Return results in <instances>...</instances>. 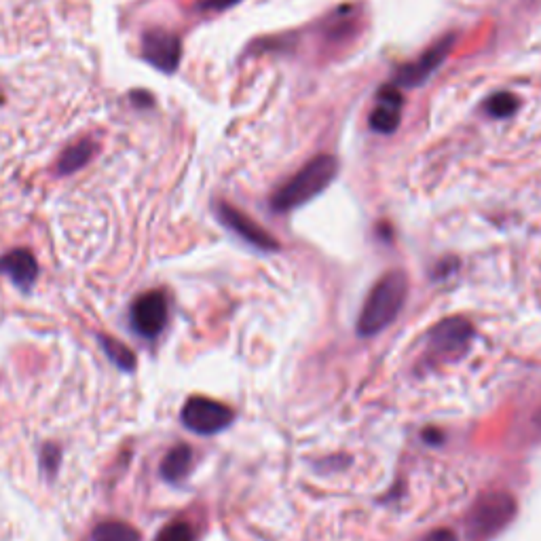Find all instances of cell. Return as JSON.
<instances>
[{
	"mask_svg": "<svg viewBox=\"0 0 541 541\" xmlns=\"http://www.w3.org/2000/svg\"><path fill=\"white\" fill-rule=\"evenodd\" d=\"M337 172H339V161L332 155L315 157L273 195L271 199L273 210L290 212L294 208H301V205H305L313 197L324 193L332 184V180L337 178Z\"/></svg>",
	"mask_w": 541,
	"mask_h": 541,
	"instance_id": "6da1fadb",
	"label": "cell"
},
{
	"mask_svg": "<svg viewBox=\"0 0 541 541\" xmlns=\"http://www.w3.org/2000/svg\"><path fill=\"white\" fill-rule=\"evenodd\" d=\"M406 292L408 286L404 273L400 271L387 273L368 294V301L358 320V332L364 334V337H372V334L387 328L398 317L406 301Z\"/></svg>",
	"mask_w": 541,
	"mask_h": 541,
	"instance_id": "7a4b0ae2",
	"label": "cell"
},
{
	"mask_svg": "<svg viewBox=\"0 0 541 541\" xmlns=\"http://www.w3.org/2000/svg\"><path fill=\"white\" fill-rule=\"evenodd\" d=\"M516 514V501L508 493L482 495L468 516V531L474 539H487L510 525Z\"/></svg>",
	"mask_w": 541,
	"mask_h": 541,
	"instance_id": "3957f363",
	"label": "cell"
},
{
	"mask_svg": "<svg viewBox=\"0 0 541 541\" xmlns=\"http://www.w3.org/2000/svg\"><path fill=\"white\" fill-rule=\"evenodd\" d=\"M233 421V410L225 404L214 402L210 398L195 396L182 408V423L195 434L212 436L229 427Z\"/></svg>",
	"mask_w": 541,
	"mask_h": 541,
	"instance_id": "277c9868",
	"label": "cell"
},
{
	"mask_svg": "<svg viewBox=\"0 0 541 541\" xmlns=\"http://www.w3.org/2000/svg\"><path fill=\"white\" fill-rule=\"evenodd\" d=\"M142 60L159 72L172 74L182 60V43L174 32L161 28L146 30L142 36Z\"/></svg>",
	"mask_w": 541,
	"mask_h": 541,
	"instance_id": "5b68a950",
	"label": "cell"
},
{
	"mask_svg": "<svg viewBox=\"0 0 541 541\" xmlns=\"http://www.w3.org/2000/svg\"><path fill=\"white\" fill-rule=\"evenodd\" d=\"M167 324V301L161 292L142 294L132 307V326L144 339H155Z\"/></svg>",
	"mask_w": 541,
	"mask_h": 541,
	"instance_id": "8992f818",
	"label": "cell"
},
{
	"mask_svg": "<svg viewBox=\"0 0 541 541\" xmlns=\"http://www.w3.org/2000/svg\"><path fill=\"white\" fill-rule=\"evenodd\" d=\"M216 214H218V220L222 222V225L231 229L233 233H237L241 239L248 241V244H252L254 248H260V250H277L279 248L277 241L265 229H260L252 218L235 210L233 205L218 203Z\"/></svg>",
	"mask_w": 541,
	"mask_h": 541,
	"instance_id": "52a82bcc",
	"label": "cell"
},
{
	"mask_svg": "<svg viewBox=\"0 0 541 541\" xmlns=\"http://www.w3.org/2000/svg\"><path fill=\"white\" fill-rule=\"evenodd\" d=\"M453 43H455L453 36H446V39L436 43L432 49H427L415 64L404 66L396 74V79L391 85H396L398 89L400 87H417V85H421L429 77V74H432L444 62L446 55L451 53Z\"/></svg>",
	"mask_w": 541,
	"mask_h": 541,
	"instance_id": "ba28073f",
	"label": "cell"
},
{
	"mask_svg": "<svg viewBox=\"0 0 541 541\" xmlns=\"http://www.w3.org/2000/svg\"><path fill=\"white\" fill-rule=\"evenodd\" d=\"M402 117V93L396 85H387L379 91L377 106L370 113V127L379 134H394Z\"/></svg>",
	"mask_w": 541,
	"mask_h": 541,
	"instance_id": "9c48e42d",
	"label": "cell"
},
{
	"mask_svg": "<svg viewBox=\"0 0 541 541\" xmlns=\"http://www.w3.org/2000/svg\"><path fill=\"white\" fill-rule=\"evenodd\" d=\"M0 273L11 277L15 286L28 290L36 282L39 265H36V258L30 254V250H13L0 258Z\"/></svg>",
	"mask_w": 541,
	"mask_h": 541,
	"instance_id": "30bf717a",
	"label": "cell"
},
{
	"mask_svg": "<svg viewBox=\"0 0 541 541\" xmlns=\"http://www.w3.org/2000/svg\"><path fill=\"white\" fill-rule=\"evenodd\" d=\"M470 337H472V326L468 320H463V317H451V320L440 322L432 330V343L444 351L463 349L465 345H468Z\"/></svg>",
	"mask_w": 541,
	"mask_h": 541,
	"instance_id": "8fae6325",
	"label": "cell"
},
{
	"mask_svg": "<svg viewBox=\"0 0 541 541\" xmlns=\"http://www.w3.org/2000/svg\"><path fill=\"white\" fill-rule=\"evenodd\" d=\"M98 148H100L98 142L91 140V138L79 140L77 144L68 146L66 151L62 153V157L58 159V165H55V174L68 176V174L83 170V167L98 155Z\"/></svg>",
	"mask_w": 541,
	"mask_h": 541,
	"instance_id": "7c38bea8",
	"label": "cell"
},
{
	"mask_svg": "<svg viewBox=\"0 0 541 541\" xmlns=\"http://www.w3.org/2000/svg\"><path fill=\"white\" fill-rule=\"evenodd\" d=\"M191 465H193V451L191 446L186 444H178L174 446V449L167 453L161 461V476L167 480V482H178L182 480L186 474L191 472Z\"/></svg>",
	"mask_w": 541,
	"mask_h": 541,
	"instance_id": "4fadbf2b",
	"label": "cell"
},
{
	"mask_svg": "<svg viewBox=\"0 0 541 541\" xmlns=\"http://www.w3.org/2000/svg\"><path fill=\"white\" fill-rule=\"evenodd\" d=\"M93 541H140V533L121 520H106L93 529Z\"/></svg>",
	"mask_w": 541,
	"mask_h": 541,
	"instance_id": "5bb4252c",
	"label": "cell"
},
{
	"mask_svg": "<svg viewBox=\"0 0 541 541\" xmlns=\"http://www.w3.org/2000/svg\"><path fill=\"white\" fill-rule=\"evenodd\" d=\"M100 343H102V349L108 356V360L113 362L117 368L127 370V372L136 368V356H134L132 349L125 347L123 343H119L115 339H110V337H102Z\"/></svg>",
	"mask_w": 541,
	"mask_h": 541,
	"instance_id": "9a60e30c",
	"label": "cell"
},
{
	"mask_svg": "<svg viewBox=\"0 0 541 541\" xmlns=\"http://www.w3.org/2000/svg\"><path fill=\"white\" fill-rule=\"evenodd\" d=\"M516 108H518V100L508 91L495 93V96H491L487 102H484V110H487V115H491L495 119L512 117L516 113Z\"/></svg>",
	"mask_w": 541,
	"mask_h": 541,
	"instance_id": "2e32d148",
	"label": "cell"
},
{
	"mask_svg": "<svg viewBox=\"0 0 541 541\" xmlns=\"http://www.w3.org/2000/svg\"><path fill=\"white\" fill-rule=\"evenodd\" d=\"M155 541H195V533L186 522H174V525L165 527Z\"/></svg>",
	"mask_w": 541,
	"mask_h": 541,
	"instance_id": "e0dca14e",
	"label": "cell"
},
{
	"mask_svg": "<svg viewBox=\"0 0 541 541\" xmlns=\"http://www.w3.org/2000/svg\"><path fill=\"white\" fill-rule=\"evenodd\" d=\"M43 465L47 470L55 472L58 470V465H60V451L55 449V446H45V451H43Z\"/></svg>",
	"mask_w": 541,
	"mask_h": 541,
	"instance_id": "ac0fdd59",
	"label": "cell"
},
{
	"mask_svg": "<svg viewBox=\"0 0 541 541\" xmlns=\"http://www.w3.org/2000/svg\"><path fill=\"white\" fill-rule=\"evenodd\" d=\"M237 3H241V0H203L199 7L205 11H225L229 7H235Z\"/></svg>",
	"mask_w": 541,
	"mask_h": 541,
	"instance_id": "d6986e66",
	"label": "cell"
},
{
	"mask_svg": "<svg viewBox=\"0 0 541 541\" xmlns=\"http://www.w3.org/2000/svg\"><path fill=\"white\" fill-rule=\"evenodd\" d=\"M423 541H457V535L449 529H436L434 533H429Z\"/></svg>",
	"mask_w": 541,
	"mask_h": 541,
	"instance_id": "ffe728a7",
	"label": "cell"
}]
</instances>
